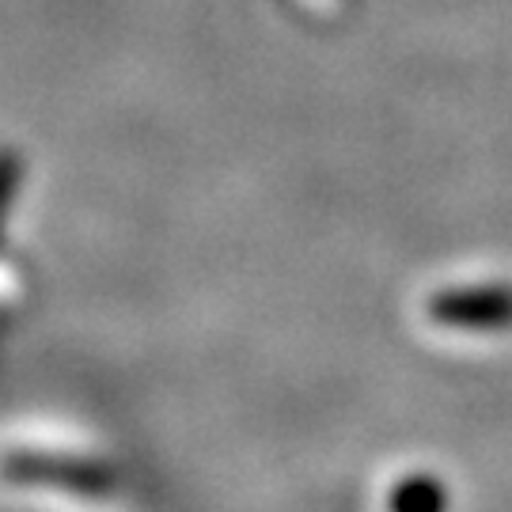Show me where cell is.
Segmentation results:
<instances>
[{"label": "cell", "instance_id": "6da1fadb", "mask_svg": "<svg viewBox=\"0 0 512 512\" xmlns=\"http://www.w3.org/2000/svg\"><path fill=\"white\" fill-rule=\"evenodd\" d=\"M16 190H19V160L12 148H0V228L8 220V209L16 202Z\"/></svg>", "mask_w": 512, "mask_h": 512}]
</instances>
